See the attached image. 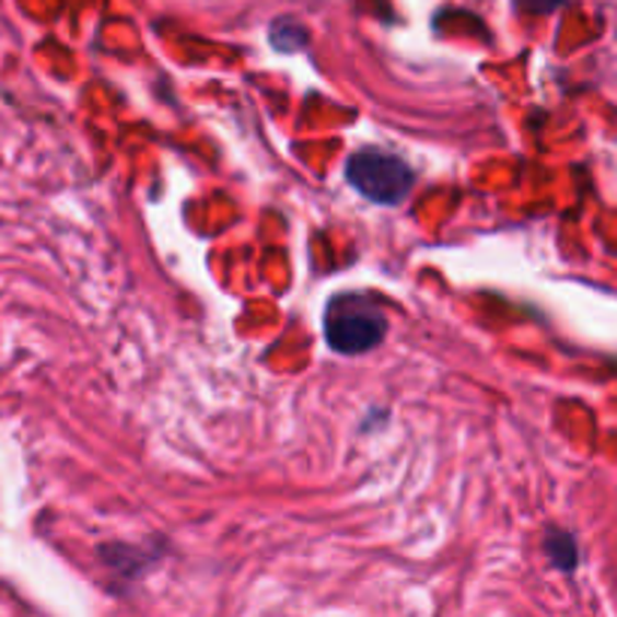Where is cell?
I'll return each mask as SVG.
<instances>
[{
	"label": "cell",
	"mask_w": 617,
	"mask_h": 617,
	"mask_svg": "<svg viewBox=\"0 0 617 617\" xmlns=\"http://www.w3.org/2000/svg\"><path fill=\"white\" fill-rule=\"evenodd\" d=\"M545 548H548V557H551V563L557 569L572 572V569L579 567V548H575V539L569 533L551 527L548 536H545Z\"/></svg>",
	"instance_id": "3"
},
{
	"label": "cell",
	"mask_w": 617,
	"mask_h": 617,
	"mask_svg": "<svg viewBox=\"0 0 617 617\" xmlns=\"http://www.w3.org/2000/svg\"><path fill=\"white\" fill-rule=\"evenodd\" d=\"M347 182L371 202L380 206H398L412 190L416 175L407 166V160H400L392 151L383 148H359L347 160Z\"/></svg>",
	"instance_id": "2"
},
{
	"label": "cell",
	"mask_w": 617,
	"mask_h": 617,
	"mask_svg": "<svg viewBox=\"0 0 617 617\" xmlns=\"http://www.w3.org/2000/svg\"><path fill=\"white\" fill-rule=\"evenodd\" d=\"M386 316L364 295L344 292L328 302L326 311V340L340 356H362L380 347L386 338Z\"/></svg>",
	"instance_id": "1"
}]
</instances>
